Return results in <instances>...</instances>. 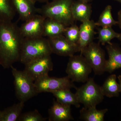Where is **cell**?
I'll list each match as a JSON object with an SVG mask.
<instances>
[{"label": "cell", "instance_id": "cell-1", "mask_svg": "<svg viewBox=\"0 0 121 121\" xmlns=\"http://www.w3.org/2000/svg\"><path fill=\"white\" fill-rule=\"evenodd\" d=\"M23 39L16 23L0 22V65L4 69L20 61Z\"/></svg>", "mask_w": 121, "mask_h": 121}, {"label": "cell", "instance_id": "cell-2", "mask_svg": "<svg viewBox=\"0 0 121 121\" xmlns=\"http://www.w3.org/2000/svg\"><path fill=\"white\" fill-rule=\"evenodd\" d=\"M73 2L74 0H52L37 8V13L68 27L74 24L75 21L72 13Z\"/></svg>", "mask_w": 121, "mask_h": 121}, {"label": "cell", "instance_id": "cell-3", "mask_svg": "<svg viewBox=\"0 0 121 121\" xmlns=\"http://www.w3.org/2000/svg\"><path fill=\"white\" fill-rule=\"evenodd\" d=\"M52 53L48 39L44 37L24 38L20 61L25 64L40 57L51 55Z\"/></svg>", "mask_w": 121, "mask_h": 121}, {"label": "cell", "instance_id": "cell-4", "mask_svg": "<svg viewBox=\"0 0 121 121\" xmlns=\"http://www.w3.org/2000/svg\"><path fill=\"white\" fill-rule=\"evenodd\" d=\"M14 78L16 96L19 101L25 102L37 95L35 82L24 71L18 70L13 66L11 67Z\"/></svg>", "mask_w": 121, "mask_h": 121}, {"label": "cell", "instance_id": "cell-5", "mask_svg": "<svg viewBox=\"0 0 121 121\" xmlns=\"http://www.w3.org/2000/svg\"><path fill=\"white\" fill-rule=\"evenodd\" d=\"M86 82L76 89L75 94L79 102L86 108L96 107L104 99L101 86L95 82L93 78H89Z\"/></svg>", "mask_w": 121, "mask_h": 121}, {"label": "cell", "instance_id": "cell-6", "mask_svg": "<svg viewBox=\"0 0 121 121\" xmlns=\"http://www.w3.org/2000/svg\"><path fill=\"white\" fill-rule=\"evenodd\" d=\"M66 69L67 76L73 82H86L92 68L82 55L70 56Z\"/></svg>", "mask_w": 121, "mask_h": 121}, {"label": "cell", "instance_id": "cell-7", "mask_svg": "<svg viewBox=\"0 0 121 121\" xmlns=\"http://www.w3.org/2000/svg\"><path fill=\"white\" fill-rule=\"evenodd\" d=\"M95 74L101 75L105 71V54L99 43L92 42L81 52Z\"/></svg>", "mask_w": 121, "mask_h": 121}, {"label": "cell", "instance_id": "cell-8", "mask_svg": "<svg viewBox=\"0 0 121 121\" xmlns=\"http://www.w3.org/2000/svg\"><path fill=\"white\" fill-rule=\"evenodd\" d=\"M34 82L37 94L45 92L52 93L64 89H76L77 87L67 76L63 78H57L50 77L48 75Z\"/></svg>", "mask_w": 121, "mask_h": 121}, {"label": "cell", "instance_id": "cell-9", "mask_svg": "<svg viewBox=\"0 0 121 121\" xmlns=\"http://www.w3.org/2000/svg\"><path fill=\"white\" fill-rule=\"evenodd\" d=\"M24 71L35 82L39 79L48 75L53 69V64L51 55L35 59L24 64Z\"/></svg>", "mask_w": 121, "mask_h": 121}, {"label": "cell", "instance_id": "cell-10", "mask_svg": "<svg viewBox=\"0 0 121 121\" xmlns=\"http://www.w3.org/2000/svg\"><path fill=\"white\" fill-rule=\"evenodd\" d=\"M48 39L52 53L70 57L79 52L78 45L71 43L63 35Z\"/></svg>", "mask_w": 121, "mask_h": 121}, {"label": "cell", "instance_id": "cell-11", "mask_svg": "<svg viewBox=\"0 0 121 121\" xmlns=\"http://www.w3.org/2000/svg\"><path fill=\"white\" fill-rule=\"evenodd\" d=\"M45 18L40 14H36L25 21L19 27L22 36L24 38L43 37V25Z\"/></svg>", "mask_w": 121, "mask_h": 121}, {"label": "cell", "instance_id": "cell-12", "mask_svg": "<svg viewBox=\"0 0 121 121\" xmlns=\"http://www.w3.org/2000/svg\"><path fill=\"white\" fill-rule=\"evenodd\" d=\"M95 22L92 20H87L82 22L79 27V37L77 45L79 51L82 52L89 44L93 42L96 32L95 29Z\"/></svg>", "mask_w": 121, "mask_h": 121}, {"label": "cell", "instance_id": "cell-13", "mask_svg": "<svg viewBox=\"0 0 121 121\" xmlns=\"http://www.w3.org/2000/svg\"><path fill=\"white\" fill-rule=\"evenodd\" d=\"M109 58L106 60L105 71L111 73L117 69L121 68V48L112 43L106 46Z\"/></svg>", "mask_w": 121, "mask_h": 121}, {"label": "cell", "instance_id": "cell-14", "mask_svg": "<svg viewBox=\"0 0 121 121\" xmlns=\"http://www.w3.org/2000/svg\"><path fill=\"white\" fill-rule=\"evenodd\" d=\"M49 121H68L74 120L72 115L71 106L66 105L54 99L48 110Z\"/></svg>", "mask_w": 121, "mask_h": 121}, {"label": "cell", "instance_id": "cell-15", "mask_svg": "<svg viewBox=\"0 0 121 121\" xmlns=\"http://www.w3.org/2000/svg\"><path fill=\"white\" fill-rule=\"evenodd\" d=\"M16 11L19 14L20 19L25 21L37 13L36 2L33 0H13Z\"/></svg>", "mask_w": 121, "mask_h": 121}, {"label": "cell", "instance_id": "cell-16", "mask_svg": "<svg viewBox=\"0 0 121 121\" xmlns=\"http://www.w3.org/2000/svg\"><path fill=\"white\" fill-rule=\"evenodd\" d=\"M72 13L75 21L82 22L90 20L92 13V8L88 2L78 0L73 2Z\"/></svg>", "mask_w": 121, "mask_h": 121}, {"label": "cell", "instance_id": "cell-17", "mask_svg": "<svg viewBox=\"0 0 121 121\" xmlns=\"http://www.w3.org/2000/svg\"><path fill=\"white\" fill-rule=\"evenodd\" d=\"M66 26L51 18H45L43 25V37L48 38L63 35Z\"/></svg>", "mask_w": 121, "mask_h": 121}, {"label": "cell", "instance_id": "cell-18", "mask_svg": "<svg viewBox=\"0 0 121 121\" xmlns=\"http://www.w3.org/2000/svg\"><path fill=\"white\" fill-rule=\"evenodd\" d=\"M51 93L56 98V101L61 104L67 106L74 105L77 108L80 107V103L77 95L75 93H72L70 89H64Z\"/></svg>", "mask_w": 121, "mask_h": 121}, {"label": "cell", "instance_id": "cell-19", "mask_svg": "<svg viewBox=\"0 0 121 121\" xmlns=\"http://www.w3.org/2000/svg\"><path fill=\"white\" fill-rule=\"evenodd\" d=\"M117 78L116 75L112 74L105 80L101 86L102 93L104 96L109 98L119 96L120 90Z\"/></svg>", "mask_w": 121, "mask_h": 121}, {"label": "cell", "instance_id": "cell-20", "mask_svg": "<svg viewBox=\"0 0 121 121\" xmlns=\"http://www.w3.org/2000/svg\"><path fill=\"white\" fill-rule=\"evenodd\" d=\"M96 107H83L80 111V118L85 121H103L107 109L98 110Z\"/></svg>", "mask_w": 121, "mask_h": 121}, {"label": "cell", "instance_id": "cell-21", "mask_svg": "<svg viewBox=\"0 0 121 121\" xmlns=\"http://www.w3.org/2000/svg\"><path fill=\"white\" fill-rule=\"evenodd\" d=\"M24 102L19 101L1 111L0 121H18L22 113Z\"/></svg>", "mask_w": 121, "mask_h": 121}, {"label": "cell", "instance_id": "cell-22", "mask_svg": "<svg viewBox=\"0 0 121 121\" xmlns=\"http://www.w3.org/2000/svg\"><path fill=\"white\" fill-rule=\"evenodd\" d=\"M16 12L13 0H0V22L12 21Z\"/></svg>", "mask_w": 121, "mask_h": 121}, {"label": "cell", "instance_id": "cell-23", "mask_svg": "<svg viewBox=\"0 0 121 121\" xmlns=\"http://www.w3.org/2000/svg\"><path fill=\"white\" fill-rule=\"evenodd\" d=\"M112 9L111 5H108L105 7L101 13L98 20L95 22L96 26L108 27L117 24V21H115L112 16Z\"/></svg>", "mask_w": 121, "mask_h": 121}, {"label": "cell", "instance_id": "cell-24", "mask_svg": "<svg viewBox=\"0 0 121 121\" xmlns=\"http://www.w3.org/2000/svg\"><path fill=\"white\" fill-rule=\"evenodd\" d=\"M119 34L115 31L112 27H101L98 29L99 42L103 45L111 43V40L114 38L117 39Z\"/></svg>", "mask_w": 121, "mask_h": 121}, {"label": "cell", "instance_id": "cell-25", "mask_svg": "<svg viewBox=\"0 0 121 121\" xmlns=\"http://www.w3.org/2000/svg\"><path fill=\"white\" fill-rule=\"evenodd\" d=\"M63 35L71 43L77 44L79 37V28L74 24L66 27Z\"/></svg>", "mask_w": 121, "mask_h": 121}, {"label": "cell", "instance_id": "cell-26", "mask_svg": "<svg viewBox=\"0 0 121 121\" xmlns=\"http://www.w3.org/2000/svg\"><path fill=\"white\" fill-rule=\"evenodd\" d=\"M47 118L43 117L37 110L21 113L18 119L19 121H44Z\"/></svg>", "mask_w": 121, "mask_h": 121}, {"label": "cell", "instance_id": "cell-27", "mask_svg": "<svg viewBox=\"0 0 121 121\" xmlns=\"http://www.w3.org/2000/svg\"><path fill=\"white\" fill-rule=\"evenodd\" d=\"M118 24L119 28L121 29V9L118 13Z\"/></svg>", "mask_w": 121, "mask_h": 121}, {"label": "cell", "instance_id": "cell-28", "mask_svg": "<svg viewBox=\"0 0 121 121\" xmlns=\"http://www.w3.org/2000/svg\"><path fill=\"white\" fill-rule=\"evenodd\" d=\"M119 81V90H120V93H121V75L118 76L117 77Z\"/></svg>", "mask_w": 121, "mask_h": 121}, {"label": "cell", "instance_id": "cell-29", "mask_svg": "<svg viewBox=\"0 0 121 121\" xmlns=\"http://www.w3.org/2000/svg\"><path fill=\"white\" fill-rule=\"evenodd\" d=\"M35 2H45V3H47V2H49L50 1L52 0H33Z\"/></svg>", "mask_w": 121, "mask_h": 121}, {"label": "cell", "instance_id": "cell-30", "mask_svg": "<svg viewBox=\"0 0 121 121\" xmlns=\"http://www.w3.org/2000/svg\"><path fill=\"white\" fill-rule=\"evenodd\" d=\"M79 0L81 1H83V2H90L92 0Z\"/></svg>", "mask_w": 121, "mask_h": 121}, {"label": "cell", "instance_id": "cell-31", "mask_svg": "<svg viewBox=\"0 0 121 121\" xmlns=\"http://www.w3.org/2000/svg\"><path fill=\"white\" fill-rule=\"evenodd\" d=\"M117 39L121 42V33H119V36H118Z\"/></svg>", "mask_w": 121, "mask_h": 121}, {"label": "cell", "instance_id": "cell-32", "mask_svg": "<svg viewBox=\"0 0 121 121\" xmlns=\"http://www.w3.org/2000/svg\"><path fill=\"white\" fill-rule=\"evenodd\" d=\"M113 0L116 1H118V2L121 4V0Z\"/></svg>", "mask_w": 121, "mask_h": 121}, {"label": "cell", "instance_id": "cell-33", "mask_svg": "<svg viewBox=\"0 0 121 121\" xmlns=\"http://www.w3.org/2000/svg\"><path fill=\"white\" fill-rule=\"evenodd\" d=\"M1 111L0 110V118L1 115Z\"/></svg>", "mask_w": 121, "mask_h": 121}, {"label": "cell", "instance_id": "cell-34", "mask_svg": "<svg viewBox=\"0 0 121 121\" xmlns=\"http://www.w3.org/2000/svg\"></svg>", "mask_w": 121, "mask_h": 121}, {"label": "cell", "instance_id": "cell-35", "mask_svg": "<svg viewBox=\"0 0 121 121\" xmlns=\"http://www.w3.org/2000/svg\"></svg>", "mask_w": 121, "mask_h": 121}]
</instances>
